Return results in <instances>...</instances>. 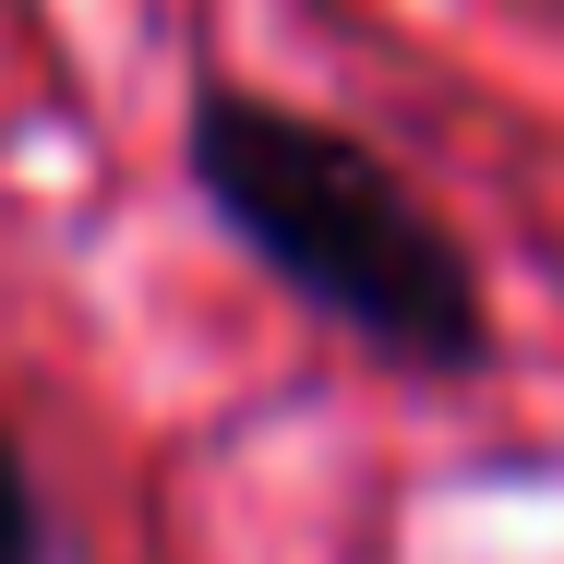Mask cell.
Segmentation results:
<instances>
[{
  "label": "cell",
  "instance_id": "cell-2",
  "mask_svg": "<svg viewBox=\"0 0 564 564\" xmlns=\"http://www.w3.org/2000/svg\"><path fill=\"white\" fill-rule=\"evenodd\" d=\"M0 564H61L48 505H36V468H24V445H12V433H0Z\"/></svg>",
  "mask_w": 564,
  "mask_h": 564
},
{
  "label": "cell",
  "instance_id": "cell-1",
  "mask_svg": "<svg viewBox=\"0 0 564 564\" xmlns=\"http://www.w3.org/2000/svg\"><path fill=\"white\" fill-rule=\"evenodd\" d=\"M181 156H193V193L217 205L228 240L301 313L360 337L384 372L456 384L492 360V301H480L468 240L360 132L289 109V97H252V85H205L181 120Z\"/></svg>",
  "mask_w": 564,
  "mask_h": 564
}]
</instances>
